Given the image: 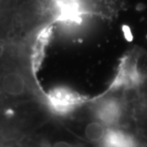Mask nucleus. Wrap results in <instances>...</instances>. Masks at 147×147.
Listing matches in <instances>:
<instances>
[{
  "label": "nucleus",
  "mask_w": 147,
  "mask_h": 147,
  "mask_svg": "<svg viewBox=\"0 0 147 147\" xmlns=\"http://www.w3.org/2000/svg\"><path fill=\"white\" fill-rule=\"evenodd\" d=\"M121 106L114 99H107L98 104L96 108V116L98 119L106 125H113L117 123L121 116Z\"/></svg>",
  "instance_id": "1"
},
{
  "label": "nucleus",
  "mask_w": 147,
  "mask_h": 147,
  "mask_svg": "<svg viewBox=\"0 0 147 147\" xmlns=\"http://www.w3.org/2000/svg\"><path fill=\"white\" fill-rule=\"evenodd\" d=\"M26 81L21 74L11 72L6 74L2 82V88L7 94L20 96L25 92Z\"/></svg>",
  "instance_id": "2"
},
{
  "label": "nucleus",
  "mask_w": 147,
  "mask_h": 147,
  "mask_svg": "<svg viewBox=\"0 0 147 147\" xmlns=\"http://www.w3.org/2000/svg\"><path fill=\"white\" fill-rule=\"evenodd\" d=\"M104 140L108 146H127L133 144L131 137L119 131L106 132Z\"/></svg>",
  "instance_id": "3"
},
{
  "label": "nucleus",
  "mask_w": 147,
  "mask_h": 147,
  "mask_svg": "<svg viewBox=\"0 0 147 147\" xmlns=\"http://www.w3.org/2000/svg\"><path fill=\"white\" fill-rule=\"evenodd\" d=\"M105 135L106 130L105 127L98 122L91 123L85 128V136L92 142H99L105 138Z\"/></svg>",
  "instance_id": "4"
},
{
  "label": "nucleus",
  "mask_w": 147,
  "mask_h": 147,
  "mask_svg": "<svg viewBox=\"0 0 147 147\" xmlns=\"http://www.w3.org/2000/svg\"><path fill=\"white\" fill-rule=\"evenodd\" d=\"M2 1H3V0H0V3H1V2H2Z\"/></svg>",
  "instance_id": "5"
}]
</instances>
